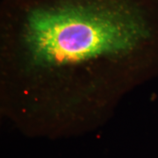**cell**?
I'll return each mask as SVG.
<instances>
[{"instance_id":"cell-1","label":"cell","mask_w":158,"mask_h":158,"mask_svg":"<svg viewBox=\"0 0 158 158\" xmlns=\"http://www.w3.org/2000/svg\"><path fill=\"white\" fill-rule=\"evenodd\" d=\"M1 40L4 112L40 128L107 119L158 75V0H19Z\"/></svg>"}]
</instances>
